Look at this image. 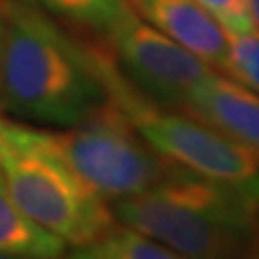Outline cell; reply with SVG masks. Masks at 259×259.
Instances as JSON below:
<instances>
[{
  "instance_id": "1",
  "label": "cell",
  "mask_w": 259,
  "mask_h": 259,
  "mask_svg": "<svg viewBox=\"0 0 259 259\" xmlns=\"http://www.w3.org/2000/svg\"><path fill=\"white\" fill-rule=\"evenodd\" d=\"M0 110L20 121L69 127L108 100L89 46H80L39 7L5 0Z\"/></svg>"
},
{
  "instance_id": "2",
  "label": "cell",
  "mask_w": 259,
  "mask_h": 259,
  "mask_svg": "<svg viewBox=\"0 0 259 259\" xmlns=\"http://www.w3.org/2000/svg\"><path fill=\"white\" fill-rule=\"evenodd\" d=\"M112 214L186 259H244L259 236V182L233 184L168 162L164 175Z\"/></svg>"
},
{
  "instance_id": "3",
  "label": "cell",
  "mask_w": 259,
  "mask_h": 259,
  "mask_svg": "<svg viewBox=\"0 0 259 259\" xmlns=\"http://www.w3.org/2000/svg\"><path fill=\"white\" fill-rule=\"evenodd\" d=\"M0 175L13 203L67 246L100 242L112 209L46 143L44 130L0 117Z\"/></svg>"
},
{
  "instance_id": "4",
  "label": "cell",
  "mask_w": 259,
  "mask_h": 259,
  "mask_svg": "<svg viewBox=\"0 0 259 259\" xmlns=\"http://www.w3.org/2000/svg\"><path fill=\"white\" fill-rule=\"evenodd\" d=\"M89 50L106 95L160 158L212 180L233 184L259 182L257 153L227 139L203 121L182 112H171L151 102L127 82L108 52L97 48Z\"/></svg>"
},
{
  "instance_id": "5",
  "label": "cell",
  "mask_w": 259,
  "mask_h": 259,
  "mask_svg": "<svg viewBox=\"0 0 259 259\" xmlns=\"http://www.w3.org/2000/svg\"><path fill=\"white\" fill-rule=\"evenodd\" d=\"M44 136L56 156L104 201L151 188L168 166L110 97L76 125L63 132L44 130Z\"/></svg>"
},
{
  "instance_id": "6",
  "label": "cell",
  "mask_w": 259,
  "mask_h": 259,
  "mask_svg": "<svg viewBox=\"0 0 259 259\" xmlns=\"http://www.w3.org/2000/svg\"><path fill=\"white\" fill-rule=\"evenodd\" d=\"M106 39L112 48V61L127 82L160 106L182 108L186 95L216 71L197 54L139 18L134 9Z\"/></svg>"
},
{
  "instance_id": "7",
  "label": "cell",
  "mask_w": 259,
  "mask_h": 259,
  "mask_svg": "<svg viewBox=\"0 0 259 259\" xmlns=\"http://www.w3.org/2000/svg\"><path fill=\"white\" fill-rule=\"evenodd\" d=\"M182 108L259 156V93L212 71L186 95Z\"/></svg>"
},
{
  "instance_id": "8",
  "label": "cell",
  "mask_w": 259,
  "mask_h": 259,
  "mask_svg": "<svg viewBox=\"0 0 259 259\" xmlns=\"http://www.w3.org/2000/svg\"><path fill=\"white\" fill-rule=\"evenodd\" d=\"M139 18L214 69H225L229 35L197 0H127Z\"/></svg>"
},
{
  "instance_id": "9",
  "label": "cell",
  "mask_w": 259,
  "mask_h": 259,
  "mask_svg": "<svg viewBox=\"0 0 259 259\" xmlns=\"http://www.w3.org/2000/svg\"><path fill=\"white\" fill-rule=\"evenodd\" d=\"M63 240L32 223L13 203L0 175V253L26 255L32 259H56L65 253Z\"/></svg>"
},
{
  "instance_id": "10",
  "label": "cell",
  "mask_w": 259,
  "mask_h": 259,
  "mask_svg": "<svg viewBox=\"0 0 259 259\" xmlns=\"http://www.w3.org/2000/svg\"><path fill=\"white\" fill-rule=\"evenodd\" d=\"M39 9L106 37L132 11L127 0H32Z\"/></svg>"
},
{
  "instance_id": "11",
  "label": "cell",
  "mask_w": 259,
  "mask_h": 259,
  "mask_svg": "<svg viewBox=\"0 0 259 259\" xmlns=\"http://www.w3.org/2000/svg\"><path fill=\"white\" fill-rule=\"evenodd\" d=\"M97 244L110 259H186L162 242L143 236L125 225H115Z\"/></svg>"
},
{
  "instance_id": "12",
  "label": "cell",
  "mask_w": 259,
  "mask_h": 259,
  "mask_svg": "<svg viewBox=\"0 0 259 259\" xmlns=\"http://www.w3.org/2000/svg\"><path fill=\"white\" fill-rule=\"evenodd\" d=\"M223 74L259 93V30L250 28L229 35V52Z\"/></svg>"
},
{
  "instance_id": "13",
  "label": "cell",
  "mask_w": 259,
  "mask_h": 259,
  "mask_svg": "<svg viewBox=\"0 0 259 259\" xmlns=\"http://www.w3.org/2000/svg\"><path fill=\"white\" fill-rule=\"evenodd\" d=\"M197 3L214 15L216 22L227 30V35L255 28L246 0H197Z\"/></svg>"
},
{
  "instance_id": "14",
  "label": "cell",
  "mask_w": 259,
  "mask_h": 259,
  "mask_svg": "<svg viewBox=\"0 0 259 259\" xmlns=\"http://www.w3.org/2000/svg\"><path fill=\"white\" fill-rule=\"evenodd\" d=\"M56 259H110L104 250L100 248V244H89V246H78L74 253H69V255H61V257H56Z\"/></svg>"
},
{
  "instance_id": "15",
  "label": "cell",
  "mask_w": 259,
  "mask_h": 259,
  "mask_svg": "<svg viewBox=\"0 0 259 259\" xmlns=\"http://www.w3.org/2000/svg\"><path fill=\"white\" fill-rule=\"evenodd\" d=\"M248 5V13H250V20H253L255 28L259 30V0H246Z\"/></svg>"
},
{
  "instance_id": "16",
  "label": "cell",
  "mask_w": 259,
  "mask_h": 259,
  "mask_svg": "<svg viewBox=\"0 0 259 259\" xmlns=\"http://www.w3.org/2000/svg\"><path fill=\"white\" fill-rule=\"evenodd\" d=\"M5 7V3H3ZM3 7H0V54H3V39H5V11Z\"/></svg>"
},
{
  "instance_id": "17",
  "label": "cell",
  "mask_w": 259,
  "mask_h": 259,
  "mask_svg": "<svg viewBox=\"0 0 259 259\" xmlns=\"http://www.w3.org/2000/svg\"><path fill=\"white\" fill-rule=\"evenodd\" d=\"M0 259H32L26 255H13V253H0Z\"/></svg>"
}]
</instances>
